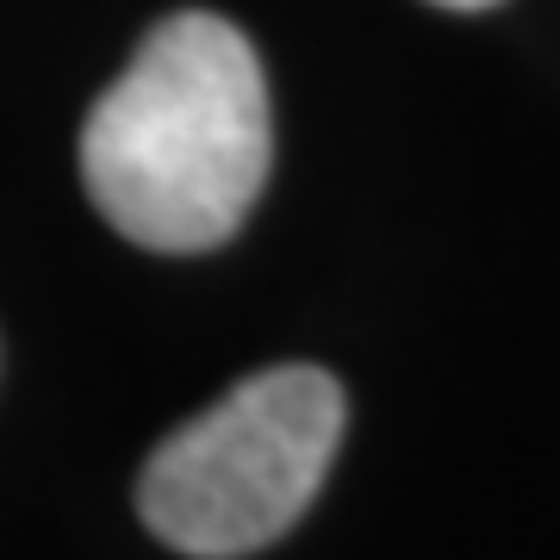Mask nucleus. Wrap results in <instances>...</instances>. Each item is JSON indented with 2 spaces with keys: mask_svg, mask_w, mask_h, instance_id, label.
I'll return each instance as SVG.
<instances>
[{
  "mask_svg": "<svg viewBox=\"0 0 560 560\" xmlns=\"http://www.w3.org/2000/svg\"><path fill=\"white\" fill-rule=\"evenodd\" d=\"M275 162L256 44L219 13H175L81 125V180L119 237L200 256L243 231Z\"/></svg>",
  "mask_w": 560,
  "mask_h": 560,
  "instance_id": "obj_1",
  "label": "nucleus"
},
{
  "mask_svg": "<svg viewBox=\"0 0 560 560\" xmlns=\"http://www.w3.org/2000/svg\"><path fill=\"white\" fill-rule=\"evenodd\" d=\"M342 423L349 405L337 374L305 361L249 374L150 455L138 480L150 536L194 560L275 548L318 499Z\"/></svg>",
  "mask_w": 560,
  "mask_h": 560,
  "instance_id": "obj_2",
  "label": "nucleus"
},
{
  "mask_svg": "<svg viewBox=\"0 0 560 560\" xmlns=\"http://www.w3.org/2000/svg\"><path fill=\"white\" fill-rule=\"evenodd\" d=\"M436 7H455V13H474V7H499V0H436Z\"/></svg>",
  "mask_w": 560,
  "mask_h": 560,
  "instance_id": "obj_3",
  "label": "nucleus"
}]
</instances>
